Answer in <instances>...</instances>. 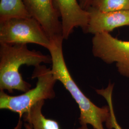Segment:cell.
I'll use <instances>...</instances> for the list:
<instances>
[{"instance_id":"4fadbf2b","label":"cell","mask_w":129,"mask_h":129,"mask_svg":"<svg viewBox=\"0 0 129 129\" xmlns=\"http://www.w3.org/2000/svg\"><path fill=\"white\" fill-rule=\"evenodd\" d=\"M93 0H79V5L83 9L88 11L92 5Z\"/></svg>"},{"instance_id":"5bb4252c","label":"cell","mask_w":129,"mask_h":129,"mask_svg":"<svg viewBox=\"0 0 129 129\" xmlns=\"http://www.w3.org/2000/svg\"><path fill=\"white\" fill-rule=\"evenodd\" d=\"M78 129H89L88 128V127H80V128H79Z\"/></svg>"},{"instance_id":"9c48e42d","label":"cell","mask_w":129,"mask_h":129,"mask_svg":"<svg viewBox=\"0 0 129 129\" xmlns=\"http://www.w3.org/2000/svg\"><path fill=\"white\" fill-rule=\"evenodd\" d=\"M45 101L33 106L23 116L25 129H61L56 120L47 119L42 113Z\"/></svg>"},{"instance_id":"277c9868","label":"cell","mask_w":129,"mask_h":129,"mask_svg":"<svg viewBox=\"0 0 129 129\" xmlns=\"http://www.w3.org/2000/svg\"><path fill=\"white\" fill-rule=\"evenodd\" d=\"M35 44L46 48L50 39L36 19L15 18L0 23V44Z\"/></svg>"},{"instance_id":"5b68a950","label":"cell","mask_w":129,"mask_h":129,"mask_svg":"<svg viewBox=\"0 0 129 129\" xmlns=\"http://www.w3.org/2000/svg\"><path fill=\"white\" fill-rule=\"evenodd\" d=\"M93 55L108 64L115 63L118 72L129 78V41L112 37L110 33L94 35L92 39Z\"/></svg>"},{"instance_id":"6da1fadb","label":"cell","mask_w":129,"mask_h":129,"mask_svg":"<svg viewBox=\"0 0 129 129\" xmlns=\"http://www.w3.org/2000/svg\"><path fill=\"white\" fill-rule=\"evenodd\" d=\"M63 40L62 36L51 38L47 49L50 54L51 69L55 78L63 85L78 105L81 127H87L89 124L94 129H104L103 123H106L107 129H111V113L109 106L100 107L93 103L80 90L69 73L63 54Z\"/></svg>"},{"instance_id":"30bf717a","label":"cell","mask_w":129,"mask_h":129,"mask_svg":"<svg viewBox=\"0 0 129 129\" xmlns=\"http://www.w3.org/2000/svg\"><path fill=\"white\" fill-rule=\"evenodd\" d=\"M30 17L23 0H1L0 23L11 19Z\"/></svg>"},{"instance_id":"ba28073f","label":"cell","mask_w":129,"mask_h":129,"mask_svg":"<svg viewBox=\"0 0 129 129\" xmlns=\"http://www.w3.org/2000/svg\"><path fill=\"white\" fill-rule=\"evenodd\" d=\"M88 11L89 16L86 33H110L117 28L129 26V10L104 12L91 7Z\"/></svg>"},{"instance_id":"7c38bea8","label":"cell","mask_w":129,"mask_h":129,"mask_svg":"<svg viewBox=\"0 0 129 129\" xmlns=\"http://www.w3.org/2000/svg\"><path fill=\"white\" fill-rule=\"evenodd\" d=\"M114 88L112 86H108L106 88L102 89L99 91V95L104 97L108 104L111 113V129H122L119 124L116 118L112 102V93Z\"/></svg>"},{"instance_id":"7a4b0ae2","label":"cell","mask_w":129,"mask_h":129,"mask_svg":"<svg viewBox=\"0 0 129 129\" xmlns=\"http://www.w3.org/2000/svg\"><path fill=\"white\" fill-rule=\"evenodd\" d=\"M51 56L30 50L26 44H0V90L12 93L14 90L25 92L31 85L24 81L19 70L23 65L35 67L51 64Z\"/></svg>"},{"instance_id":"52a82bcc","label":"cell","mask_w":129,"mask_h":129,"mask_svg":"<svg viewBox=\"0 0 129 129\" xmlns=\"http://www.w3.org/2000/svg\"><path fill=\"white\" fill-rule=\"evenodd\" d=\"M31 17L41 24L49 38L62 36V25L51 0H23Z\"/></svg>"},{"instance_id":"8fae6325","label":"cell","mask_w":129,"mask_h":129,"mask_svg":"<svg viewBox=\"0 0 129 129\" xmlns=\"http://www.w3.org/2000/svg\"><path fill=\"white\" fill-rule=\"evenodd\" d=\"M91 7L104 12L129 10V0H93Z\"/></svg>"},{"instance_id":"8992f818","label":"cell","mask_w":129,"mask_h":129,"mask_svg":"<svg viewBox=\"0 0 129 129\" xmlns=\"http://www.w3.org/2000/svg\"><path fill=\"white\" fill-rule=\"evenodd\" d=\"M60 18L62 37L68 39L75 28H81L86 33L89 21V12L81 8L77 0H51Z\"/></svg>"},{"instance_id":"3957f363","label":"cell","mask_w":129,"mask_h":129,"mask_svg":"<svg viewBox=\"0 0 129 129\" xmlns=\"http://www.w3.org/2000/svg\"><path fill=\"white\" fill-rule=\"evenodd\" d=\"M32 78L37 79L36 87L21 95L13 96L5 91L0 92V109L9 110L18 113L20 116L18 123L14 129H21V119L33 106L41 101L52 99L55 97L54 86L57 80L51 68H48L44 64L35 67Z\"/></svg>"}]
</instances>
